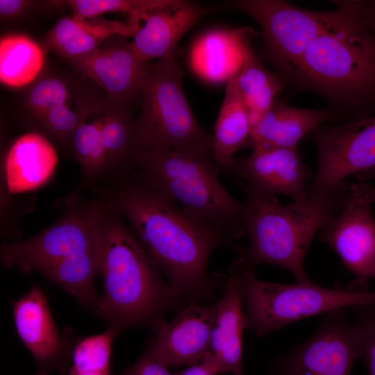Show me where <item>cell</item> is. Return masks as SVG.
Wrapping results in <instances>:
<instances>
[{
	"label": "cell",
	"mask_w": 375,
	"mask_h": 375,
	"mask_svg": "<svg viewBox=\"0 0 375 375\" xmlns=\"http://www.w3.org/2000/svg\"><path fill=\"white\" fill-rule=\"evenodd\" d=\"M111 202L179 298L187 305L214 298L226 277L208 273L212 251L244 247L191 216L135 171L122 179Z\"/></svg>",
	"instance_id": "cell-1"
},
{
	"label": "cell",
	"mask_w": 375,
	"mask_h": 375,
	"mask_svg": "<svg viewBox=\"0 0 375 375\" xmlns=\"http://www.w3.org/2000/svg\"><path fill=\"white\" fill-rule=\"evenodd\" d=\"M110 202L102 247L104 291L94 310L117 334L129 328H151L165 313L185 306Z\"/></svg>",
	"instance_id": "cell-2"
},
{
	"label": "cell",
	"mask_w": 375,
	"mask_h": 375,
	"mask_svg": "<svg viewBox=\"0 0 375 375\" xmlns=\"http://www.w3.org/2000/svg\"><path fill=\"white\" fill-rule=\"evenodd\" d=\"M110 203L94 201L70 210L56 224L26 240L3 244L5 266L38 272L81 304L96 297L103 233Z\"/></svg>",
	"instance_id": "cell-3"
},
{
	"label": "cell",
	"mask_w": 375,
	"mask_h": 375,
	"mask_svg": "<svg viewBox=\"0 0 375 375\" xmlns=\"http://www.w3.org/2000/svg\"><path fill=\"white\" fill-rule=\"evenodd\" d=\"M238 185L247 195L244 228L249 238L239 256L254 268L274 265L290 272L299 283L310 282L304 269L307 251L316 233L340 210L349 185L288 205L256 192L242 181Z\"/></svg>",
	"instance_id": "cell-4"
},
{
	"label": "cell",
	"mask_w": 375,
	"mask_h": 375,
	"mask_svg": "<svg viewBox=\"0 0 375 375\" xmlns=\"http://www.w3.org/2000/svg\"><path fill=\"white\" fill-rule=\"evenodd\" d=\"M220 169L210 149H144L135 171L191 216L239 238L245 234L244 204L223 186Z\"/></svg>",
	"instance_id": "cell-5"
},
{
	"label": "cell",
	"mask_w": 375,
	"mask_h": 375,
	"mask_svg": "<svg viewBox=\"0 0 375 375\" xmlns=\"http://www.w3.org/2000/svg\"><path fill=\"white\" fill-rule=\"evenodd\" d=\"M335 14L310 44L295 76L332 99L375 94V37L365 24L363 3H336Z\"/></svg>",
	"instance_id": "cell-6"
},
{
	"label": "cell",
	"mask_w": 375,
	"mask_h": 375,
	"mask_svg": "<svg viewBox=\"0 0 375 375\" xmlns=\"http://www.w3.org/2000/svg\"><path fill=\"white\" fill-rule=\"evenodd\" d=\"M239 279L247 328L262 338L302 319L339 309L375 305V292L353 280L328 288L308 283L282 284L256 278L254 267L239 256L229 267Z\"/></svg>",
	"instance_id": "cell-7"
},
{
	"label": "cell",
	"mask_w": 375,
	"mask_h": 375,
	"mask_svg": "<svg viewBox=\"0 0 375 375\" xmlns=\"http://www.w3.org/2000/svg\"><path fill=\"white\" fill-rule=\"evenodd\" d=\"M183 72L175 57L147 62L140 87L136 119L144 149H212V138L197 121L183 88Z\"/></svg>",
	"instance_id": "cell-8"
},
{
	"label": "cell",
	"mask_w": 375,
	"mask_h": 375,
	"mask_svg": "<svg viewBox=\"0 0 375 375\" xmlns=\"http://www.w3.org/2000/svg\"><path fill=\"white\" fill-rule=\"evenodd\" d=\"M318 152V166L308 195L337 191L354 176H375V115L335 126H321L309 135Z\"/></svg>",
	"instance_id": "cell-9"
},
{
	"label": "cell",
	"mask_w": 375,
	"mask_h": 375,
	"mask_svg": "<svg viewBox=\"0 0 375 375\" xmlns=\"http://www.w3.org/2000/svg\"><path fill=\"white\" fill-rule=\"evenodd\" d=\"M230 7L258 23L272 60L294 76L308 47L335 14V10L312 11L278 0H238L231 1Z\"/></svg>",
	"instance_id": "cell-10"
},
{
	"label": "cell",
	"mask_w": 375,
	"mask_h": 375,
	"mask_svg": "<svg viewBox=\"0 0 375 375\" xmlns=\"http://www.w3.org/2000/svg\"><path fill=\"white\" fill-rule=\"evenodd\" d=\"M374 204V187L366 182L349 185L340 210L319 231L354 280L367 288L369 280H375Z\"/></svg>",
	"instance_id": "cell-11"
},
{
	"label": "cell",
	"mask_w": 375,
	"mask_h": 375,
	"mask_svg": "<svg viewBox=\"0 0 375 375\" xmlns=\"http://www.w3.org/2000/svg\"><path fill=\"white\" fill-rule=\"evenodd\" d=\"M347 310L324 314L315 333L278 361L277 375H350L361 356V333Z\"/></svg>",
	"instance_id": "cell-12"
},
{
	"label": "cell",
	"mask_w": 375,
	"mask_h": 375,
	"mask_svg": "<svg viewBox=\"0 0 375 375\" xmlns=\"http://www.w3.org/2000/svg\"><path fill=\"white\" fill-rule=\"evenodd\" d=\"M224 170L262 195L285 194L293 201L308 197L312 172L303 162L297 147L253 149L249 156L234 158Z\"/></svg>",
	"instance_id": "cell-13"
},
{
	"label": "cell",
	"mask_w": 375,
	"mask_h": 375,
	"mask_svg": "<svg viewBox=\"0 0 375 375\" xmlns=\"http://www.w3.org/2000/svg\"><path fill=\"white\" fill-rule=\"evenodd\" d=\"M215 312V303L185 305L171 322L162 319L152 326L154 337L147 349L167 366L200 362L209 347Z\"/></svg>",
	"instance_id": "cell-14"
},
{
	"label": "cell",
	"mask_w": 375,
	"mask_h": 375,
	"mask_svg": "<svg viewBox=\"0 0 375 375\" xmlns=\"http://www.w3.org/2000/svg\"><path fill=\"white\" fill-rule=\"evenodd\" d=\"M127 37L115 35L92 52L69 60L77 72L101 86L108 96L129 105L140 95L145 64Z\"/></svg>",
	"instance_id": "cell-15"
},
{
	"label": "cell",
	"mask_w": 375,
	"mask_h": 375,
	"mask_svg": "<svg viewBox=\"0 0 375 375\" xmlns=\"http://www.w3.org/2000/svg\"><path fill=\"white\" fill-rule=\"evenodd\" d=\"M17 335L36 361L39 375L63 369L69 347L59 332L44 293L38 285L12 302Z\"/></svg>",
	"instance_id": "cell-16"
},
{
	"label": "cell",
	"mask_w": 375,
	"mask_h": 375,
	"mask_svg": "<svg viewBox=\"0 0 375 375\" xmlns=\"http://www.w3.org/2000/svg\"><path fill=\"white\" fill-rule=\"evenodd\" d=\"M243 302L239 279L229 271L215 303L209 347L200 362L217 374L244 375L243 333L247 326Z\"/></svg>",
	"instance_id": "cell-17"
},
{
	"label": "cell",
	"mask_w": 375,
	"mask_h": 375,
	"mask_svg": "<svg viewBox=\"0 0 375 375\" xmlns=\"http://www.w3.org/2000/svg\"><path fill=\"white\" fill-rule=\"evenodd\" d=\"M208 11L197 3L179 0L151 13L131 42L135 53L144 63L174 58L180 40Z\"/></svg>",
	"instance_id": "cell-18"
},
{
	"label": "cell",
	"mask_w": 375,
	"mask_h": 375,
	"mask_svg": "<svg viewBox=\"0 0 375 375\" xmlns=\"http://www.w3.org/2000/svg\"><path fill=\"white\" fill-rule=\"evenodd\" d=\"M336 117L333 110L295 108L276 100L252 128L246 147L295 148L303 137Z\"/></svg>",
	"instance_id": "cell-19"
},
{
	"label": "cell",
	"mask_w": 375,
	"mask_h": 375,
	"mask_svg": "<svg viewBox=\"0 0 375 375\" xmlns=\"http://www.w3.org/2000/svg\"><path fill=\"white\" fill-rule=\"evenodd\" d=\"M58 156L42 135L31 132L18 138L10 147L3 165L8 192L16 194L35 190L52 176Z\"/></svg>",
	"instance_id": "cell-20"
},
{
	"label": "cell",
	"mask_w": 375,
	"mask_h": 375,
	"mask_svg": "<svg viewBox=\"0 0 375 375\" xmlns=\"http://www.w3.org/2000/svg\"><path fill=\"white\" fill-rule=\"evenodd\" d=\"M140 28V25L129 21L83 18L73 15L60 19L49 31L47 45L69 61L92 52L113 35L133 37Z\"/></svg>",
	"instance_id": "cell-21"
},
{
	"label": "cell",
	"mask_w": 375,
	"mask_h": 375,
	"mask_svg": "<svg viewBox=\"0 0 375 375\" xmlns=\"http://www.w3.org/2000/svg\"><path fill=\"white\" fill-rule=\"evenodd\" d=\"M246 36L245 31L242 30L238 38L241 65L234 77L248 112L252 129L272 107L283 84L260 62Z\"/></svg>",
	"instance_id": "cell-22"
},
{
	"label": "cell",
	"mask_w": 375,
	"mask_h": 375,
	"mask_svg": "<svg viewBox=\"0 0 375 375\" xmlns=\"http://www.w3.org/2000/svg\"><path fill=\"white\" fill-rule=\"evenodd\" d=\"M251 131L248 112L233 75L227 81L225 96L212 135L213 158L221 169L227 168L234 160L235 153L246 147Z\"/></svg>",
	"instance_id": "cell-23"
},
{
	"label": "cell",
	"mask_w": 375,
	"mask_h": 375,
	"mask_svg": "<svg viewBox=\"0 0 375 375\" xmlns=\"http://www.w3.org/2000/svg\"><path fill=\"white\" fill-rule=\"evenodd\" d=\"M242 31L214 30L199 38L191 52L195 71L210 81L227 82L241 65L238 38Z\"/></svg>",
	"instance_id": "cell-24"
},
{
	"label": "cell",
	"mask_w": 375,
	"mask_h": 375,
	"mask_svg": "<svg viewBox=\"0 0 375 375\" xmlns=\"http://www.w3.org/2000/svg\"><path fill=\"white\" fill-rule=\"evenodd\" d=\"M108 103L109 97L106 99L94 97L69 143L83 176L88 181L105 174L101 128Z\"/></svg>",
	"instance_id": "cell-25"
},
{
	"label": "cell",
	"mask_w": 375,
	"mask_h": 375,
	"mask_svg": "<svg viewBox=\"0 0 375 375\" xmlns=\"http://www.w3.org/2000/svg\"><path fill=\"white\" fill-rule=\"evenodd\" d=\"M44 63L42 48L30 38L8 35L0 40V81L12 88L33 81Z\"/></svg>",
	"instance_id": "cell-26"
},
{
	"label": "cell",
	"mask_w": 375,
	"mask_h": 375,
	"mask_svg": "<svg viewBox=\"0 0 375 375\" xmlns=\"http://www.w3.org/2000/svg\"><path fill=\"white\" fill-rule=\"evenodd\" d=\"M179 0H69L65 1L76 16L93 18L107 12H122L140 25L153 12L176 4Z\"/></svg>",
	"instance_id": "cell-27"
},
{
	"label": "cell",
	"mask_w": 375,
	"mask_h": 375,
	"mask_svg": "<svg viewBox=\"0 0 375 375\" xmlns=\"http://www.w3.org/2000/svg\"><path fill=\"white\" fill-rule=\"evenodd\" d=\"M62 76L51 75L38 81L29 90L26 103L39 120L51 110L63 105L79 94L78 89Z\"/></svg>",
	"instance_id": "cell-28"
},
{
	"label": "cell",
	"mask_w": 375,
	"mask_h": 375,
	"mask_svg": "<svg viewBox=\"0 0 375 375\" xmlns=\"http://www.w3.org/2000/svg\"><path fill=\"white\" fill-rule=\"evenodd\" d=\"M116 335L110 328L102 333L81 340L72 351L71 372H110L112 342Z\"/></svg>",
	"instance_id": "cell-29"
},
{
	"label": "cell",
	"mask_w": 375,
	"mask_h": 375,
	"mask_svg": "<svg viewBox=\"0 0 375 375\" xmlns=\"http://www.w3.org/2000/svg\"><path fill=\"white\" fill-rule=\"evenodd\" d=\"M94 96L81 91L66 103L47 112L38 121L51 135L69 143L75 129Z\"/></svg>",
	"instance_id": "cell-30"
},
{
	"label": "cell",
	"mask_w": 375,
	"mask_h": 375,
	"mask_svg": "<svg viewBox=\"0 0 375 375\" xmlns=\"http://www.w3.org/2000/svg\"><path fill=\"white\" fill-rule=\"evenodd\" d=\"M361 333V357L367 375H375V305H364L349 309Z\"/></svg>",
	"instance_id": "cell-31"
},
{
	"label": "cell",
	"mask_w": 375,
	"mask_h": 375,
	"mask_svg": "<svg viewBox=\"0 0 375 375\" xmlns=\"http://www.w3.org/2000/svg\"><path fill=\"white\" fill-rule=\"evenodd\" d=\"M122 375H173L168 366L155 356L149 349L133 365L127 368Z\"/></svg>",
	"instance_id": "cell-32"
},
{
	"label": "cell",
	"mask_w": 375,
	"mask_h": 375,
	"mask_svg": "<svg viewBox=\"0 0 375 375\" xmlns=\"http://www.w3.org/2000/svg\"><path fill=\"white\" fill-rule=\"evenodd\" d=\"M37 1L26 0H0L1 19H12L26 14L38 5Z\"/></svg>",
	"instance_id": "cell-33"
},
{
	"label": "cell",
	"mask_w": 375,
	"mask_h": 375,
	"mask_svg": "<svg viewBox=\"0 0 375 375\" xmlns=\"http://www.w3.org/2000/svg\"><path fill=\"white\" fill-rule=\"evenodd\" d=\"M173 375H217L212 370L202 362L188 366L186 369Z\"/></svg>",
	"instance_id": "cell-34"
},
{
	"label": "cell",
	"mask_w": 375,
	"mask_h": 375,
	"mask_svg": "<svg viewBox=\"0 0 375 375\" xmlns=\"http://www.w3.org/2000/svg\"><path fill=\"white\" fill-rule=\"evenodd\" d=\"M362 15L365 24L375 37V1L369 4L363 3Z\"/></svg>",
	"instance_id": "cell-35"
},
{
	"label": "cell",
	"mask_w": 375,
	"mask_h": 375,
	"mask_svg": "<svg viewBox=\"0 0 375 375\" xmlns=\"http://www.w3.org/2000/svg\"><path fill=\"white\" fill-rule=\"evenodd\" d=\"M69 375H110V372H74L70 371Z\"/></svg>",
	"instance_id": "cell-36"
}]
</instances>
